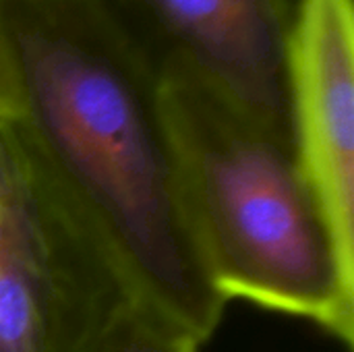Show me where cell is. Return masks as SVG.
I'll return each instance as SVG.
<instances>
[{
  "label": "cell",
  "instance_id": "cell-1",
  "mask_svg": "<svg viewBox=\"0 0 354 352\" xmlns=\"http://www.w3.org/2000/svg\"><path fill=\"white\" fill-rule=\"evenodd\" d=\"M2 12L23 91L10 127L29 162L135 307L203 344L228 301L191 230L151 71L106 37Z\"/></svg>",
  "mask_w": 354,
  "mask_h": 352
},
{
  "label": "cell",
  "instance_id": "cell-2",
  "mask_svg": "<svg viewBox=\"0 0 354 352\" xmlns=\"http://www.w3.org/2000/svg\"><path fill=\"white\" fill-rule=\"evenodd\" d=\"M151 75L189 224L218 293L307 319L351 349L354 266L295 143L174 54Z\"/></svg>",
  "mask_w": 354,
  "mask_h": 352
},
{
  "label": "cell",
  "instance_id": "cell-3",
  "mask_svg": "<svg viewBox=\"0 0 354 352\" xmlns=\"http://www.w3.org/2000/svg\"><path fill=\"white\" fill-rule=\"evenodd\" d=\"M2 133L0 352H106L135 303L29 162L10 122Z\"/></svg>",
  "mask_w": 354,
  "mask_h": 352
},
{
  "label": "cell",
  "instance_id": "cell-4",
  "mask_svg": "<svg viewBox=\"0 0 354 352\" xmlns=\"http://www.w3.org/2000/svg\"><path fill=\"white\" fill-rule=\"evenodd\" d=\"M284 75L299 164L354 266L353 0H299L286 31Z\"/></svg>",
  "mask_w": 354,
  "mask_h": 352
},
{
  "label": "cell",
  "instance_id": "cell-5",
  "mask_svg": "<svg viewBox=\"0 0 354 352\" xmlns=\"http://www.w3.org/2000/svg\"><path fill=\"white\" fill-rule=\"evenodd\" d=\"M170 50L276 135L292 141L280 0H141ZM164 54V56H166ZM295 143V141H292Z\"/></svg>",
  "mask_w": 354,
  "mask_h": 352
},
{
  "label": "cell",
  "instance_id": "cell-6",
  "mask_svg": "<svg viewBox=\"0 0 354 352\" xmlns=\"http://www.w3.org/2000/svg\"><path fill=\"white\" fill-rule=\"evenodd\" d=\"M201 344L166 322L133 307L116 326L106 352H199Z\"/></svg>",
  "mask_w": 354,
  "mask_h": 352
},
{
  "label": "cell",
  "instance_id": "cell-7",
  "mask_svg": "<svg viewBox=\"0 0 354 352\" xmlns=\"http://www.w3.org/2000/svg\"><path fill=\"white\" fill-rule=\"evenodd\" d=\"M23 116V91L19 71L4 23L0 0V122H15Z\"/></svg>",
  "mask_w": 354,
  "mask_h": 352
},
{
  "label": "cell",
  "instance_id": "cell-8",
  "mask_svg": "<svg viewBox=\"0 0 354 352\" xmlns=\"http://www.w3.org/2000/svg\"><path fill=\"white\" fill-rule=\"evenodd\" d=\"M2 145H4V133H2V122H0V158H2Z\"/></svg>",
  "mask_w": 354,
  "mask_h": 352
}]
</instances>
